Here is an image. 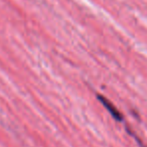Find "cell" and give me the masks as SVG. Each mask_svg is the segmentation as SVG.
Wrapping results in <instances>:
<instances>
[{
	"instance_id": "obj_1",
	"label": "cell",
	"mask_w": 147,
	"mask_h": 147,
	"mask_svg": "<svg viewBox=\"0 0 147 147\" xmlns=\"http://www.w3.org/2000/svg\"><path fill=\"white\" fill-rule=\"evenodd\" d=\"M99 100L101 101V102L103 103V104L105 105V107H106L107 109H108L109 111L111 112V114L113 115L116 119L118 120H121L122 118H121V115H120V113L118 112V111L116 110V109H114L112 107V105H111V103L110 102H108V101L106 100V99H104V97H102V96H99Z\"/></svg>"
}]
</instances>
